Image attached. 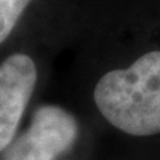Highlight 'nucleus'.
I'll list each match as a JSON object with an SVG mask.
<instances>
[{"label": "nucleus", "instance_id": "f257e3e1", "mask_svg": "<svg viewBox=\"0 0 160 160\" xmlns=\"http://www.w3.org/2000/svg\"><path fill=\"white\" fill-rule=\"evenodd\" d=\"M93 99L100 113L120 131L133 136L160 133V51L103 75Z\"/></svg>", "mask_w": 160, "mask_h": 160}, {"label": "nucleus", "instance_id": "f03ea898", "mask_svg": "<svg viewBox=\"0 0 160 160\" xmlns=\"http://www.w3.org/2000/svg\"><path fill=\"white\" fill-rule=\"evenodd\" d=\"M78 136V123L56 106L36 109L28 131L8 146L4 160H53L67 151Z\"/></svg>", "mask_w": 160, "mask_h": 160}, {"label": "nucleus", "instance_id": "7ed1b4c3", "mask_svg": "<svg viewBox=\"0 0 160 160\" xmlns=\"http://www.w3.org/2000/svg\"><path fill=\"white\" fill-rule=\"evenodd\" d=\"M36 79V66L24 53L11 55L0 64V151L11 144Z\"/></svg>", "mask_w": 160, "mask_h": 160}, {"label": "nucleus", "instance_id": "20e7f679", "mask_svg": "<svg viewBox=\"0 0 160 160\" xmlns=\"http://www.w3.org/2000/svg\"><path fill=\"white\" fill-rule=\"evenodd\" d=\"M32 0H0V43L6 40Z\"/></svg>", "mask_w": 160, "mask_h": 160}]
</instances>
